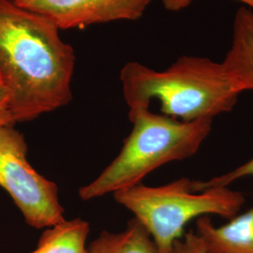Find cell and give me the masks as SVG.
<instances>
[{"mask_svg": "<svg viewBox=\"0 0 253 253\" xmlns=\"http://www.w3.org/2000/svg\"><path fill=\"white\" fill-rule=\"evenodd\" d=\"M51 19L0 0V81L14 123L34 120L73 100L75 54Z\"/></svg>", "mask_w": 253, "mask_h": 253, "instance_id": "6da1fadb", "label": "cell"}, {"mask_svg": "<svg viewBox=\"0 0 253 253\" xmlns=\"http://www.w3.org/2000/svg\"><path fill=\"white\" fill-rule=\"evenodd\" d=\"M120 81L129 110L149 108L158 100L163 115L185 122L230 113L243 93L221 62L193 55L181 56L163 72L128 62Z\"/></svg>", "mask_w": 253, "mask_h": 253, "instance_id": "7a4b0ae2", "label": "cell"}, {"mask_svg": "<svg viewBox=\"0 0 253 253\" xmlns=\"http://www.w3.org/2000/svg\"><path fill=\"white\" fill-rule=\"evenodd\" d=\"M128 118L132 129L118 157L95 180L79 189L82 200L134 187L163 165L191 158L207 140L213 124L212 118L185 122L149 108L129 110Z\"/></svg>", "mask_w": 253, "mask_h": 253, "instance_id": "3957f363", "label": "cell"}, {"mask_svg": "<svg viewBox=\"0 0 253 253\" xmlns=\"http://www.w3.org/2000/svg\"><path fill=\"white\" fill-rule=\"evenodd\" d=\"M113 194L145 226L160 253H172L190 220L210 215L230 219L238 214L246 201L242 192L230 187L194 191L188 177L159 187L141 183Z\"/></svg>", "mask_w": 253, "mask_h": 253, "instance_id": "277c9868", "label": "cell"}, {"mask_svg": "<svg viewBox=\"0 0 253 253\" xmlns=\"http://www.w3.org/2000/svg\"><path fill=\"white\" fill-rule=\"evenodd\" d=\"M0 187L8 191L29 226L48 228L65 219L57 185L28 163L25 137L12 125L0 126Z\"/></svg>", "mask_w": 253, "mask_h": 253, "instance_id": "5b68a950", "label": "cell"}, {"mask_svg": "<svg viewBox=\"0 0 253 253\" xmlns=\"http://www.w3.org/2000/svg\"><path fill=\"white\" fill-rule=\"evenodd\" d=\"M152 0H15L19 6L51 19L61 29L84 28L141 18Z\"/></svg>", "mask_w": 253, "mask_h": 253, "instance_id": "8992f818", "label": "cell"}, {"mask_svg": "<svg viewBox=\"0 0 253 253\" xmlns=\"http://www.w3.org/2000/svg\"><path fill=\"white\" fill-rule=\"evenodd\" d=\"M207 253H253V207L217 226L208 216L196 221Z\"/></svg>", "mask_w": 253, "mask_h": 253, "instance_id": "52a82bcc", "label": "cell"}, {"mask_svg": "<svg viewBox=\"0 0 253 253\" xmlns=\"http://www.w3.org/2000/svg\"><path fill=\"white\" fill-rule=\"evenodd\" d=\"M230 50L221 62L229 77L239 89L253 90V11L248 7L237 9Z\"/></svg>", "mask_w": 253, "mask_h": 253, "instance_id": "ba28073f", "label": "cell"}, {"mask_svg": "<svg viewBox=\"0 0 253 253\" xmlns=\"http://www.w3.org/2000/svg\"><path fill=\"white\" fill-rule=\"evenodd\" d=\"M89 232V223L81 217L64 219L46 228L36 249L29 253H88L86 240Z\"/></svg>", "mask_w": 253, "mask_h": 253, "instance_id": "9c48e42d", "label": "cell"}, {"mask_svg": "<svg viewBox=\"0 0 253 253\" xmlns=\"http://www.w3.org/2000/svg\"><path fill=\"white\" fill-rule=\"evenodd\" d=\"M88 253H160L148 231L135 217L120 233L104 231L87 247Z\"/></svg>", "mask_w": 253, "mask_h": 253, "instance_id": "30bf717a", "label": "cell"}, {"mask_svg": "<svg viewBox=\"0 0 253 253\" xmlns=\"http://www.w3.org/2000/svg\"><path fill=\"white\" fill-rule=\"evenodd\" d=\"M249 176H253V158L234 170L214 176L208 180H192V190L201 191L211 188H227L235 181Z\"/></svg>", "mask_w": 253, "mask_h": 253, "instance_id": "8fae6325", "label": "cell"}, {"mask_svg": "<svg viewBox=\"0 0 253 253\" xmlns=\"http://www.w3.org/2000/svg\"><path fill=\"white\" fill-rule=\"evenodd\" d=\"M172 253H207L205 245L196 232L190 230L178 239Z\"/></svg>", "mask_w": 253, "mask_h": 253, "instance_id": "7c38bea8", "label": "cell"}, {"mask_svg": "<svg viewBox=\"0 0 253 253\" xmlns=\"http://www.w3.org/2000/svg\"><path fill=\"white\" fill-rule=\"evenodd\" d=\"M14 124L9 108V97L0 81V126H14Z\"/></svg>", "mask_w": 253, "mask_h": 253, "instance_id": "4fadbf2b", "label": "cell"}, {"mask_svg": "<svg viewBox=\"0 0 253 253\" xmlns=\"http://www.w3.org/2000/svg\"><path fill=\"white\" fill-rule=\"evenodd\" d=\"M193 0H162L163 7L170 11H179L190 6ZM242 2L248 8L253 9V0H236Z\"/></svg>", "mask_w": 253, "mask_h": 253, "instance_id": "5bb4252c", "label": "cell"}]
</instances>
